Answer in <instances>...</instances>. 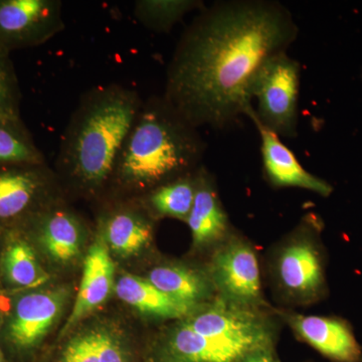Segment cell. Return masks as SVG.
<instances>
[{
    "instance_id": "cell-1",
    "label": "cell",
    "mask_w": 362,
    "mask_h": 362,
    "mask_svg": "<svg viewBox=\"0 0 362 362\" xmlns=\"http://www.w3.org/2000/svg\"><path fill=\"white\" fill-rule=\"evenodd\" d=\"M299 28L272 0H228L204 6L181 35L162 96L197 127L225 130L252 105L262 66L287 52Z\"/></svg>"
},
{
    "instance_id": "cell-2",
    "label": "cell",
    "mask_w": 362,
    "mask_h": 362,
    "mask_svg": "<svg viewBox=\"0 0 362 362\" xmlns=\"http://www.w3.org/2000/svg\"><path fill=\"white\" fill-rule=\"evenodd\" d=\"M143 101L137 90L119 84L98 86L86 92L62 136L58 175L88 192H97L109 183Z\"/></svg>"
},
{
    "instance_id": "cell-3",
    "label": "cell",
    "mask_w": 362,
    "mask_h": 362,
    "mask_svg": "<svg viewBox=\"0 0 362 362\" xmlns=\"http://www.w3.org/2000/svg\"><path fill=\"white\" fill-rule=\"evenodd\" d=\"M206 149L199 129L165 98H147L124 140L109 183L147 194L197 173Z\"/></svg>"
},
{
    "instance_id": "cell-4",
    "label": "cell",
    "mask_w": 362,
    "mask_h": 362,
    "mask_svg": "<svg viewBox=\"0 0 362 362\" xmlns=\"http://www.w3.org/2000/svg\"><path fill=\"white\" fill-rule=\"evenodd\" d=\"M300 78L301 66L287 52L269 59L255 78L251 95L257 105L246 116L280 138L297 137Z\"/></svg>"
},
{
    "instance_id": "cell-5",
    "label": "cell",
    "mask_w": 362,
    "mask_h": 362,
    "mask_svg": "<svg viewBox=\"0 0 362 362\" xmlns=\"http://www.w3.org/2000/svg\"><path fill=\"white\" fill-rule=\"evenodd\" d=\"M59 0H0V52L37 47L65 30Z\"/></svg>"
},
{
    "instance_id": "cell-6",
    "label": "cell",
    "mask_w": 362,
    "mask_h": 362,
    "mask_svg": "<svg viewBox=\"0 0 362 362\" xmlns=\"http://www.w3.org/2000/svg\"><path fill=\"white\" fill-rule=\"evenodd\" d=\"M211 280L221 299L255 309L262 300L261 274L256 252L249 243L226 239L211 263Z\"/></svg>"
},
{
    "instance_id": "cell-7",
    "label": "cell",
    "mask_w": 362,
    "mask_h": 362,
    "mask_svg": "<svg viewBox=\"0 0 362 362\" xmlns=\"http://www.w3.org/2000/svg\"><path fill=\"white\" fill-rule=\"evenodd\" d=\"M185 323L207 337L274 343L273 328L261 314L252 308L228 303L221 298L194 312Z\"/></svg>"
},
{
    "instance_id": "cell-8",
    "label": "cell",
    "mask_w": 362,
    "mask_h": 362,
    "mask_svg": "<svg viewBox=\"0 0 362 362\" xmlns=\"http://www.w3.org/2000/svg\"><path fill=\"white\" fill-rule=\"evenodd\" d=\"M266 347L273 345L256 340L207 337L183 323L169 335L158 362H240L255 350Z\"/></svg>"
},
{
    "instance_id": "cell-9",
    "label": "cell",
    "mask_w": 362,
    "mask_h": 362,
    "mask_svg": "<svg viewBox=\"0 0 362 362\" xmlns=\"http://www.w3.org/2000/svg\"><path fill=\"white\" fill-rule=\"evenodd\" d=\"M54 175L47 162L0 164V221L18 220L37 207Z\"/></svg>"
},
{
    "instance_id": "cell-10",
    "label": "cell",
    "mask_w": 362,
    "mask_h": 362,
    "mask_svg": "<svg viewBox=\"0 0 362 362\" xmlns=\"http://www.w3.org/2000/svg\"><path fill=\"white\" fill-rule=\"evenodd\" d=\"M314 240L303 232L281 252L277 271L281 285L292 296L314 300L325 289V272L321 252Z\"/></svg>"
},
{
    "instance_id": "cell-11",
    "label": "cell",
    "mask_w": 362,
    "mask_h": 362,
    "mask_svg": "<svg viewBox=\"0 0 362 362\" xmlns=\"http://www.w3.org/2000/svg\"><path fill=\"white\" fill-rule=\"evenodd\" d=\"M251 120L261 138L264 175L273 187L303 188L324 197L332 194L333 187L329 183L307 171L278 135L256 119Z\"/></svg>"
},
{
    "instance_id": "cell-12",
    "label": "cell",
    "mask_w": 362,
    "mask_h": 362,
    "mask_svg": "<svg viewBox=\"0 0 362 362\" xmlns=\"http://www.w3.org/2000/svg\"><path fill=\"white\" fill-rule=\"evenodd\" d=\"M288 322L305 342L335 362H362V349L351 326L335 317L287 316Z\"/></svg>"
},
{
    "instance_id": "cell-13",
    "label": "cell",
    "mask_w": 362,
    "mask_h": 362,
    "mask_svg": "<svg viewBox=\"0 0 362 362\" xmlns=\"http://www.w3.org/2000/svg\"><path fill=\"white\" fill-rule=\"evenodd\" d=\"M114 273L115 268L110 256V249L101 230L86 256L80 290L62 334L96 310L108 299L112 290L115 289Z\"/></svg>"
},
{
    "instance_id": "cell-14",
    "label": "cell",
    "mask_w": 362,
    "mask_h": 362,
    "mask_svg": "<svg viewBox=\"0 0 362 362\" xmlns=\"http://www.w3.org/2000/svg\"><path fill=\"white\" fill-rule=\"evenodd\" d=\"M66 298L65 290L30 293L21 298L9 326L13 344L30 349L42 341L59 318Z\"/></svg>"
},
{
    "instance_id": "cell-15",
    "label": "cell",
    "mask_w": 362,
    "mask_h": 362,
    "mask_svg": "<svg viewBox=\"0 0 362 362\" xmlns=\"http://www.w3.org/2000/svg\"><path fill=\"white\" fill-rule=\"evenodd\" d=\"M187 223L195 246H211L223 242L230 232L228 214L214 180L202 165L197 173V192Z\"/></svg>"
},
{
    "instance_id": "cell-16",
    "label": "cell",
    "mask_w": 362,
    "mask_h": 362,
    "mask_svg": "<svg viewBox=\"0 0 362 362\" xmlns=\"http://www.w3.org/2000/svg\"><path fill=\"white\" fill-rule=\"evenodd\" d=\"M39 221L40 240L49 256L58 263L74 261L81 252L83 243L82 223L64 207H47Z\"/></svg>"
},
{
    "instance_id": "cell-17",
    "label": "cell",
    "mask_w": 362,
    "mask_h": 362,
    "mask_svg": "<svg viewBox=\"0 0 362 362\" xmlns=\"http://www.w3.org/2000/svg\"><path fill=\"white\" fill-rule=\"evenodd\" d=\"M147 280L157 289L192 310L209 298L214 290L211 275L180 265L159 266L150 271Z\"/></svg>"
},
{
    "instance_id": "cell-18",
    "label": "cell",
    "mask_w": 362,
    "mask_h": 362,
    "mask_svg": "<svg viewBox=\"0 0 362 362\" xmlns=\"http://www.w3.org/2000/svg\"><path fill=\"white\" fill-rule=\"evenodd\" d=\"M102 233L109 249L122 257L138 254L153 235L151 221L142 211L119 209L102 221Z\"/></svg>"
},
{
    "instance_id": "cell-19",
    "label": "cell",
    "mask_w": 362,
    "mask_h": 362,
    "mask_svg": "<svg viewBox=\"0 0 362 362\" xmlns=\"http://www.w3.org/2000/svg\"><path fill=\"white\" fill-rule=\"evenodd\" d=\"M115 293L126 304L142 313L160 318H183L194 310L157 289L148 280L125 275L115 284Z\"/></svg>"
},
{
    "instance_id": "cell-20",
    "label": "cell",
    "mask_w": 362,
    "mask_h": 362,
    "mask_svg": "<svg viewBox=\"0 0 362 362\" xmlns=\"http://www.w3.org/2000/svg\"><path fill=\"white\" fill-rule=\"evenodd\" d=\"M197 173L168 181L147 192L142 202L149 213L159 218L168 216L187 221L197 192Z\"/></svg>"
},
{
    "instance_id": "cell-21",
    "label": "cell",
    "mask_w": 362,
    "mask_h": 362,
    "mask_svg": "<svg viewBox=\"0 0 362 362\" xmlns=\"http://www.w3.org/2000/svg\"><path fill=\"white\" fill-rule=\"evenodd\" d=\"M199 0H138L133 14L140 25L154 33H169L187 14L202 11Z\"/></svg>"
},
{
    "instance_id": "cell-22",
    "label": "cell",
    "mask_w": 362,
    "mask_h": 362,
    "mask_svg": "<svg viewBox=\"0 0 362 362\" xmlns=\"http://www.w3.org/2000/svg\"><path fill=\"white\" fill-rule=\"evenodd\" d=\"M45 163V157L21 119L0 116V164Z\"/></svg>"
},
{
    "instance_id": "cell-23",
    "label": "cell",
    "mask_w": 362,
    "mask_h": 362,
    "mask_svg": "<svg viewBox=\"0 0 362 362\" xmlns=\"http://www.w3.org/2000/svg\"><path fill=\"white\" fill-rule=\"evenodd\" d=\"M7 278L23 287H37L49 280V275L40 265L35 252L25 242H14L4 256Z\"/></svg>"
},
{
    "instance_id": "cell-24",
    "label": "cell",
    "mask_w": 362,
    "mask_h": 362,
    "mask_svg": "<svg viewBox=\"0 0 362 362\" xmlns=\"http://www.w3.org/2000/svg\"><path fill=\"white\" fill-rule=\"evenodd\" d=\"M21 93L9 54L0 52V116L21 119Z\"/></svg>"
},
{
    "instance_id": "cell-25",
    "label": "cell",
    "mask_w": 362,
    "mask_h": 362,
    "mask_svg": "<svg viewBox=\"0 0 362 362\" xmlns=\"http://www.w3.org/2000/svg\"><path fill=\"white\" fill-rule=\"evenodd\" d=\"M59 362H103L93 331L73 338L66 345Z\"/></svg>"
},
{
    "instance_id": "cell-26",
    "label": "cell",
    "mask_w": 362,
    "mask_h": 362,
    "mask_svg": "<svg viewBox=\"0 0 362 362\" xmlns=\"http://www.w3.org/2000/svg\"><path fill=\"white\" fill-rule=\"evenodd\" d=\"M240 362H280L273 352V347L255 350Z\"/></svg>"
},
{
    "instance_id": "cell-27",
    "label": "cell",
    "mask_w": 362,
    "mask_h": 362,
    "mask_svg": "<svg viewBox=\"0 0 362 362\" xmlns=\"http://www.w3.org/2000/svg\"><path fill=\"white\" fill-rule=\"evenodd\" d=\"M0 362H2L1 356H0Z\"/></svg>"
}]
</instances>
